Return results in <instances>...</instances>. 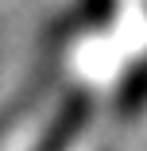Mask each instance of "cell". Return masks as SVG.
Listing matches in <instances>:
<instances>
[{"instance_id": "cell-1", "label": "cell", "mask_w": 147, "mask_h": 151, "mask_svg": "<svg viewBox=\"0 0 147 151\" xmlns=\"http://www.w3.org/2000/svg\"><path fill=\"white\" fill-rule=\"evenodd\" d=\"M89 116H93V97H89V89H70V93L62 97V105L54 109L47 132L39 136V143H35L31 151H66V147L81 136V128L89 124Z\"/></svg>"}, {"instance_id": "cell-2", "label": "cell", "mask_w": 147, "mask_h": 151, "mask_svg": "<svg viewBox=\"0 0 147 151\" xmlns=\"http://www.w3.org/2000/svg\"><path fill=\"white\" fill-rule=\"evenodd\" d=\"M54 74H58V66H54V62H47V66H43V70H39L31 81H27V85L19 89V93H16V97H12L4 109H0V139H4V136H8V132L19 124V120H23L27 112H31V109L39 105V97H43L47 89H50Z\"/></svg>"}, {"instance_id": "cell-4", "label": "cell", "mask_w": 147, "mask_h": 151, "mask_svg": "<svg viewBox=\"0 0 147 151\" xmlns=\"http://www.w3.org/2000/svg\"><path fill=\"white\" fill-rule=\"evenodd\" d=\"M143 109H147V58L136 62L120 78V89H116V112L120 116H136Z\"/></svg>"}, {"instance_id": "cell-3", "label": "cell", "mask_w": 147, "mask_h": 151, "mask_svg": "<svg viewBox=\"0 0 147 151\" xmlns=\"http://www.w3.org/2000/svg\"><path fill=\"white\" fill-rule=\"evenodd\" d=\"M116 19V0H77V8L70 12V19L58 23V39H70L74 31H97Z\"/></svg>"}]
</instances>
